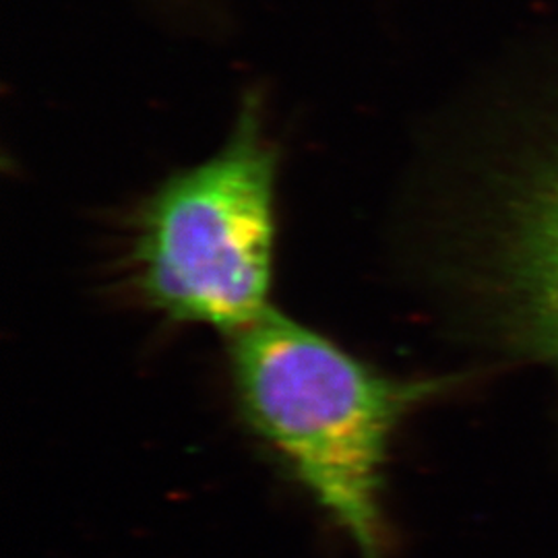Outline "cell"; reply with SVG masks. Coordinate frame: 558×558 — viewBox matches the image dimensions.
<instances>
[{"label": "cell", "instance_id": "cell-3", "mask_svg": "<svg viewBox=\"0 0 558 558\" xmlns=\"http://www.w3.org/2000/svg\"><path fill=\"white\" fill-rule=\"evenodd\" d=\"M500 201L482 265L500 327L558 371V131Z\"/></svg>", "mask_w": 558, "mask_h": 558}, {"label": "cell", "instance_id": "cell-1", "mask_svg": "<svg viewBox=\"0 0 558 558\" xmlns=\"http://www.w3.org/2000/svg\"><path fill=\"white\" fill-rule=\"evenodd\" d=\"M228 354L251 433L360 558H387L385 486L399 426L461 379L385 375L276 311L230 336Z\"/></svg>", "mask_w": 558, "mask_h": 558}, {"label": "cell", "instance_id": "cell-2", "mask_svg": "<svg viewBox=\"0 0 558 558\" xmlns=\"http://www.w3.org/2000/svg\"><path fill=\"white\" fill-rule=\"evenodd\" d=\"M278 179L279 147L259 94L248 92L220 149L141 203L129 251L141 300L166 319L228 338L269 313Z\"/></svg>", "mask_w": 558, "mask_h": 558}]
</instances>
